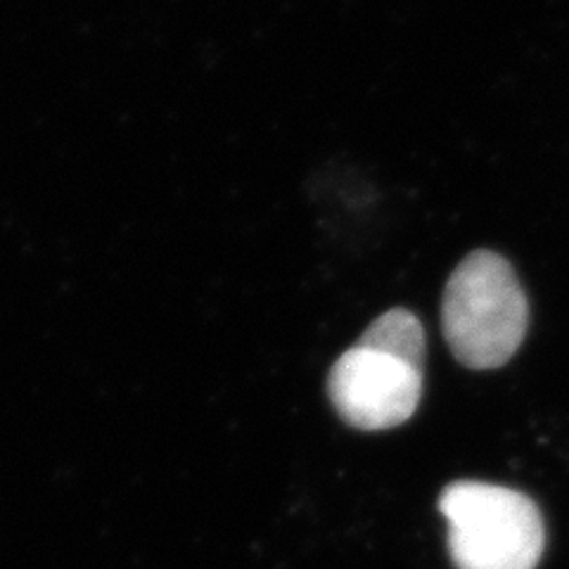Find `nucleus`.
<instances>
[{
  "label": "nucleus",
  "mask_w": 569,
  "mask_h": 569,
  "mask_svg": "<svg viewBox=\"0 0 569 569\" xmlns=\"http://www.w3.org/2000/svg\"><path fill=\"white\" fill-rule=\"evenodd\" d=\"M527 328V295L501 254L477 249L456 266L441 301V330L456 361L475 370L503 366Z\"/></svg>",
  "instance_id": "obj_1"
},
{
  "label": "nucleus",
  "mask_w": 569,
  "mask_h": 569,
  "mask_svg": "<svg viewBox=\"0 0 569 569\" xmlns=\"http://www.w3.org/2000/svg\"><path fill=\"white\" fill-rule=\"evenodd\" d=\"M439 510L449 522L456 569H533L543 556V518L520 491L453 482L441 491Z\"/></svg>",
  "instance_id": "obj_2"
},
{
  "label": "nucleus",
  "mask_w": 569,
  "mask_h": 569,
  "mask_svg": "<svg viewBox=\"0 0 569 569\" xmlns=\"http://www.w3.org/2000/svg\"><path fill=\"white\" fill-rule=\"evenodd\" d=\"M328 397L337 416L356 430H391L418 411L422 368L385 351L353 345L330 370Z\"/></svg>",
  "instance_id": "obj_3"
},
{
  "label": "nucleus",
  "mask_w": 569,
  "mask_h": 569,
  "mask_svg": "<svg viewBox=\"0 0 569 569\" xmlns=\"http://www.w3.org/2000/svg\"><path fill=\"white\" fill-rule=\"evenodd\" d=\"M356 345L397 356L416 368H422L425 361V330L418 316L408 309H391L372 320Z\"/></svg>",
  "instance_id": "obj_4"
}]
</instances>
